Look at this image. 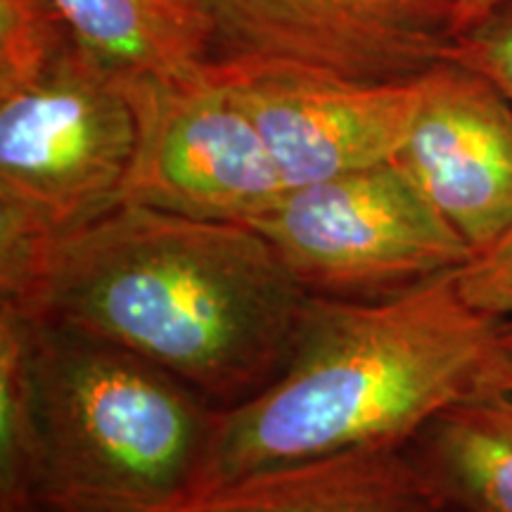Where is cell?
Wrapping results in <instances>:
<instances>
[{
	"instance_id": "7a4b0ae2",
	"label": "cell",
	"mask_w": 512,
	"mask_h": 512,
	"mask_svg": "<svg viewBox=\"0 0 512 512\" xmlns=\"http://www.w3.org/2000/svg\"><path fill=\"white\" fill-rule=\"evenodd\" d=\"M498 325L463 297L458 271L375 302L313 297L283 370L219 408L183 503L275 467L406 451L475 387Z\"/></svg>"
},
{
	"instance_id": "52a82bcc",
	"label": "cell",
	"mask_w": 512,
	"mask_h": 512,
	"mask_svg": "<svg viewBox=\"0 0 512 512\" xmlns=\"http://www.w3.org/2000/svg\"><path fill=\"white\" fill-rule=\"evenodd\" d=\"M140 140L121 202L202 221L247 223L287 185L259 128L219 76L136 79Z\"/></svg>"
},
{
	"instance_id": "8fae6325",
	"label": "cell",
	"mask_w": 512,
	"mask_h": 512,
	"mask_svg": "<svg viewBox=\"0 0 512 512\" xmlns=\"http://www.w3.org/2000/svg\"><path fill=\"white\" fill-rule=\"evenodd\" d=\"M174 512H446L411 453L361 451L256 472Z\"/></svg>"
},
{
	"instance_id": "2e32d148",
	"label": "cell",
	"mask_w": 512,
	"mask_h": 512,
	"mask_svg": "<svg viewBox=\"0 0 512 512\" xmlns=\"http://www.w3.org/2000/svg\"><path fill=\"white\" fill-rule=\"evenodd\" d=\"M505 0H458V34L475 27L486 15H491Z\"/></svg>"
},
{
	"instance_id": "3957f363",
	"label": "cell",
	"mask_w": 512,
	"mask_h": 512,
	"mask_svg": "<svg viewBox=\"0 0 512 512\" xmlns=\"http://www.w3.org/2000/svg\"><path fill=\"white\" fill-rule=\"evenodd\" d=\"M138 140L136 79L53 0H0V278L117 207Z\"/></svg>"
},
{
	"instance_id": "ba28073f",
	"label": "cell",
	"mask_w": 512,
	"mask_h": 512,
	"mask_svg": "<svg viewBox=\"0 0 512 512\" xmlns=\"http://www.w3.org/2000/svg\"><path fill=\"white\" fill-rule=\"evenodd\" d=\"M392 162L475 256L512 230V105L475 69L448 57L422 76Z\"/></svg>"
},
{
	"instance_id": "9a60e30c",
	"label": "cell",
	"mask_w": 512,
	"mask_h": 512,
	"mask_svg": "<svg viewBox=\"0 0 512 512\" xmlns=\"http://www.w3.org/2000/svg\"><path fill=\"white\" fill-rule=\"evenodd\" d=\"M458 287L475 309L512 318V230L458 271Z\"/></svg>"
},
{
	"instance_id": "30bf717a",
	"label": "cell",
	"mask_w": 512,
	"mask_h": 512,
	"mask_svg": "<svg viewBox=\"0 0 512 512\" xmlns=\"http://www.w3.org/2000/svg\"><path fill=\"white\" fill-rule=\"evenodd\" d=\"M446 512H512V318L475 387L408 448Z\"/></svg>"
},
{
	"instance_id": "8992f818",
	"label": "cell",
	"mask_w": 512,
	"mask_h": 512,
	"mask_svg": "<svg viewBox=\"0 0 512 512\" xmlns=\"http://www.w3.org/2000/svg\"><path fill=\"white\" fill-rule=\"evenodd\" d=\"M209 67H283L361 83H411L448 60L458 0H192Z\"/></svg>"
},
{
	"instance_id": "5b68a950",
	"label": "cell",
	"mask_w": 512,
	"mask_h": 512,
	"mask_svg": "<svg viewBox=\"0 0 512 512\" xmlns=\"http://www.w3.org/2000/svg\"><path fill=\"white\" fill-rule=\"evenodd\" d=\"M245 226L318 299H387L475 256L392 159L287 188Z\"/></svg>"
},
{
	"instance_id": "e0dca14e",
	"label": "cell",
	"mask_w": 512,
	"mask_h": 512,
	"mask_svg": "<svg viewBox=\"0 0 512 512\" xmlns=\"http://www.w3.org/2000/svg\"><path fill=\"white\" fill-rule=\"evenodd\" d=\"M27 512H38V510H27Z\"/></svg>"
},
{
	"instance_id": "6da1fadb",
	"label": "cell",
	"mask_w": 512,
	"mask_h": 512,
	"mask_svg": "<svg viewBox=\"0 0 512 512\" xmlns=\"http://www.w3.org/2000/svg\"><path fill=\"white\" fill-rule=\"evenodd\" d=\"M0 299L230 408L283 370L313 297L245 223L119 202L41 242Z\"/></svg>"
},
{
	"instance_id": "4fadbf2b",
	"label": "cell",
	"mask_w": 512,
	"mask_h": 512,
	"mask_svg": "<svg viewBox=\"0 0 512 512\" xmlns=\"http://www.w3.org/2000/svg\"><path fill=\"white\" fill-rule=\"evenodd\" d=\"M43 477V422L34 318L0 299V512L34 510Z\"/></svg>"
},
{
	"instance_id": "277c9868",
	"label": "cell",
	"mask_w": 512,
	"mask_h": 512,
	"mask_svg": "<svg viewBox=\"0 0 512 512\" xmlns=\"http://www.w3.org/2000/svg\"><path fill=\"white\" fill-rule=\"evenodd\" d=\"M43 422L38 512H171L219 408L131 351L34 318Z\"/></svg>"
},
{
	"instance_id": "9c48e42d",
	"label": "cell",
	"mask_w": 512,
	"mask_h": 512,
	"mask_svg": "<svg viewBox=\"0 0 512 512\" xmlns=\"http://www.w3.org/2000/svg\"><path fill=\"white\" fill-rule=\"evenodd\" d=\"M209 72L252 117L287 188L389 162L420 102V79L361 83L283 67Z\"/></svg>"
},
{
	"instance_id": "5bb4252c",
	"label": "cell",
	"mask_w": 512,
	"mask_h": 512,
	"mask_svg": "<svg viewBox=\"0 0 512 512\" xmlns=\"http://www.w3.org/2000/svg\"><path fill=\"white\" fill-rule=\"evenodd\" d=\"M448 57L486 76L512 105V0L458 34Z\"/></svg>"
},
{
	"instance_id": "7c38bea8",
	"label": "cell",
	"mask_w": 512,
	"mask_h": 512,
	"mask_svg": "<svg viewBox=\"0 0 512 512\" xmlns=\"http://www.w3.org/2000/svg\"><path fill=\"white\" fill-rule=\"evenodd\" d=\"M102 60L133 79L200 83L209 27L192 0H53Z\"/></svg>"
}]
</instances>
